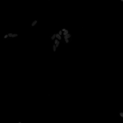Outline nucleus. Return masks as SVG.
<instances>
[{"instance_id":"obj_3","label":"nucleus","mask_w":123,"mask_h":123,"mask_svg":"<svg viewBox=\"0 0 123 123\" xmlns=\"http://www.w3.org/2000/svg\"><path fill=\"white\" fill-rule=\"evenodd\" d=\"M25 104L27 110L33 111L36 110L38 104L37 102L34 100H29L25 102Z\"/></svg>"},{"instance_id":"obj_2","label":"nucleus","mask_w":123,"mask_h":123,"mask_svg":"<svg viewBox=\"0 0 123 123\" xmlns=\"http://www.w3.org/2000/svg\"><path fill=\"white\" fill-rule=\"evenodd\" d=\"M52 107L53 105L51 103L42 102L38 104L36 110L37 112H39L50 109Z\"/></svg>"},{"instance_id":"obj_4","label":"nucleus","mask_w":123,"mask_h":123,"mask_svg":"<svg viewBox=\"0 0 123 123\" xmlns=\"http://www.w3.org/2000/svg\"><path fill=\"white\" fill-rule=\"evenodd\" d=\"M24 110L23 106L22 104H19L15 107L13 111V113L14 115H17L22 112Z\"/></svg>"},{"instance_id":"obj_1","label":"nucleus","mask_w":123,"mask_h":123,"mask_svg":"<svg viewBox=\"0 0 123 123\" xmlns=\"http://www.w3.org/2000/svg\"><path fill=\"white\" fill-rule=\"evenodd\" d=\"M111 64L108 62H106L99 66L95 72V77L100 78L103 77L110 69Z\"/></svg>"}]
</instances>
